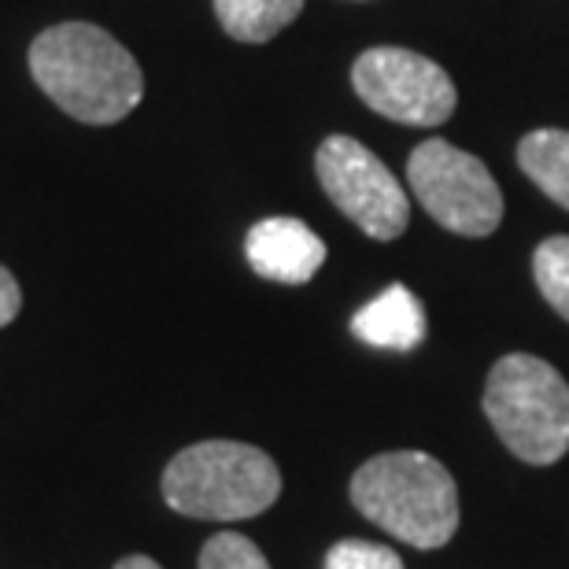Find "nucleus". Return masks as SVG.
<instances>
[{
  "mask_svg": "<svg viewBox=\"0 0 569 569\" xmlns=\"http://www.w3.org/2000/svg\"><path fill=\"white\" fill-rule=\"evenodd\" d=\"M485 415L510 455L551 466L569 451V385L551 362L510 351L485 385Z\"/></svg>",
  "mask_w": 569,
  "mask_h": 569,
  "instance_id": "nucleus-4",
  "label": "nucleus"
},
{
  "mask_svg": "<svg viewBox=\"0 0 569 569\" xmlns=\"http://www.w3.org/2000/svg\"><path fill=\"white\" fill-rule=\"evenodd\" d=\"M281 496V470L263 448L241 440H200L181 448L163 470L170 510L200 521H244Z\"/></svg>",
  "mask_w": 569,
  "mask_h": 569,
  "instance_id": "nucleus-3",
  "label": "nucleus"
},
{
  "mask_svg": "<svg viewBox=\"0 0 569 569\" xmlns=\"http://www.w3.org/2000/svg\"><path fill=\"white\" fill-rule=\"evenodd\" d=\"M518 167L543 197L569 211V130H532L518 144Z\"/></svg>",
  "mask_w": 569,
  "mask_h": 569,
  "instance_id": "nucleus-10",
  "label": "nucleus"
},
{
  "mask_svg": "<svg viewBox=\"0 0 569 569\" xmlns=\"http://www.w3.org/2000/svg\"><path fill=\"white\" fill-rule=\"evenodd\" d=\"M326 569H403V559L373 540H340L329 548Z\"/></svg>",
  "mask_w": 569,
  "mask_h": 569,
  "instance_id": "nucleus-14",
  "label": "nucleus"
},
{
  "mask_svg": "<svg viewBox=\"0 0 569 569\" xmlns=\"http://www.w3.org/2000/svg\"><path fill=\"white\" fill-rule=\"evenodd\" d=\"M407 186L443 230L488 237L503 222V192L481 159L451 141H422L407 159Z\"/></svg>",
  "mask_w": 569,
  "mask_h": 569,
  "instance_id": "nucleus-5",
  "label": "nucleus"
},
{
  "mask_svg": "<svg viewBox=\"0 0 569 569\" xmlns=\"http://www.w3.org/2000/svg\"><path fill=\"white\" fill-rule=\"evenodd\" d=\"M19 307H22V289H19V281L11 278V270H8V267H0V329H4L8 322H16Z\"/></svg>",
  "mask_w": 569,
  "mask_h": 569,
  "instance_id": "nucleus-15",
  "label": "nucleus"
},
{
  "mask_svg": "<svg viewBox=\"0 0 569 569\" xmlns=\"http://www.w3.org/2000/svg\"><path fill=\"white\" fill-rule=\"evenodd\" d=\"M116 569H163L156 559H148V555H127V559H119Z\"/></svg>",
  "mask_w": 569,
  "mask_h": 569,
  "instance_id": "nucleus-16",
  "label": "nucleus"
},
{
  "mask_svg": "<svg viewBox=\"0 0 569 569\" xmlns=\"http://www.w3.org/2000/svg\"><path fill=\"white\" fill-rule=\"evenodd\" d=\"M30 74L44 97L89 127L127 119L144 97V74L127 44L93 22H60L30 44Z\"/></svg>",
  "mask_w": 569,
  "mask_h": 569,
  "instance_id": "nucleus-1",
  "label": "nucleus"
},
{
  "mask_svg": "<svg viewBox=\"0 0 569 569\" xmlns=\"http://www.w3.org/2000/svg\"><path fill=\"white\" fill-rule=\"evenodd\" d=\"M362 518L411 548H443L459 529V488L451 470L426 451L373 455L351 477Z\"/></svg>",
  "mask_w": 569,
  "mask_h": 569,
  "instance_id": "nucleus-2",
  "label": "nucleus"
},
{
  "mask_svg": "<svg viewBox=\"0 0 569 569\" xmlns=\"http://www.w3.org/2000/svg\"><path fill=\"white\" fill-rule=\"evenodd\" d=\"M200 569H270V562L241 532H219V537L203 543Z\"/></svg>",
  "mask_w": 569,
  "mask_h": 569,
  "instance_id": "nucleus-13",
  "label": "nucleus"
},
{
  "mask_svg": "<svg viewBox=\"0 0 569 569\" xmlns=\"http://www.w3.org/2000/svg\"><path fill=\"white\" fill-rule=\"evenodd\" d=\"M351 333L362 345L385 351H415L426 340V311L407 284H389L351 318Z\"/></svg>",
  "mask_w": 569,
  "mask_h": 569,
  "instance_id": "nucleus-9",
  "label": "nucleus"
},
{
  "mask_svg": "<svg viewBox=\"0 0 569 569\" xmlns=\"http://www.w3.org/2000/svg\"><path fill=\"white\" fill-rule=\"evenodd\" d=\"M244 256L259 278L281 284L311 281L326 263V244L311 226L300 219H263L244 237Z\"/></svg>",
  "mask_w": 569,
  "mask_h": 569,
  "instance_id": "nucleus-8",
  "label": "nucleus"
},
{
  "mask_svg": "<svg viewBox=\"0 0 569 569\" xmlns=\"http://www.w3.org/2000/svg\"><path fill=\"white\" fill-rule=\"evenodd\" d=\"M303 0H214V16L233 41L263 44L296 22Z\"/></svg>",
  "mask_w": 569,
  "mask_h": 569,
  "instance_id": "nucleus-11",
  "label": "nucleus"
},
{
  "mask_svg": "<svg viewBox=\"0 0 569 569\" xmlns=\"http://www.w3.org/2000/svg\"><path fill=\"white\" fill-rule=\"evenodd\" d=\"M532 278H537L543 300L569 322V237H548L532 252Z\"/></svg>",
  "mask_w": 569,
  "mask_h": 569,
  "instance_id": "nucleus-12",
  "label": "nucleus"
},
{
  "mask_svg": "<svg viewBox=\"0 0 569 569\" xmlns=\"http://www.w3.org/2000/svg\"><path fill=\"white\" fill-rule=\"evenodd\" d=\"M351 86L370 111L403 127H440L459 104L455 82L437 60L392 44L362 52L351 67Z\"/></svg>",
  "mask_w": 569,
  "mask_h": 569,
  "instance_id": "nucleus-7",
  "label": "nucleus"
},
{
  "mask_svg": "<svg viewBox=\"0 0 569 569\" xmlns=\"http://www.w3.org/2000/svg\"><path fill=\"white\" fill-rule=\"evenodd\" d=\"M315 170L337 211L373 241H396L407 230L411 200L392 178V170L362 141L345 138V133L326 138L315 152Z\"/></svg>",
  "mask_w": 569,
  "mask_h": 569,
  "instance_id": "nucleus-6",
  "label": "nucleus"
}]
</instances>
